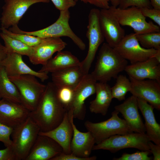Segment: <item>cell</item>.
<instances>
[{
	"mask_svg": "<svg viewBox=\"0 0 160 160\" xmlns=\"http://www.w3.org/2000/svg\"><path fill=\"white\" fill-rule=\"evenodd\" d=\"M67 111L58 98L56 87L52 82H49L36 108L30 112L29 116L38 125L40 132H47L60 124Z\"/></svg>",
	"mask_w": 160,
	"mask_h": 160,
	"instance_id": "1",
	"label": "cell"
},
{
	"mask_svg": "<svg viewBox=\"0 0 160 160\" xmlns=\"http://www.w3.org/2000/svg\"><path fill=\"white\" fill-rule=\"evenodd\" d=\"M127 65V60L104 43L100 49L95 68L91 74L97 82L107 83L113 78L116 79Z\"/></svg>",
	"mask_w": 160,
	"mask_h": 160,
	"instance_id": "2",
	"label": "cell"
},
{
	"mask_svg": "<svg viewBox=\"0 0 160 160\" xmlns=\"http://www.w3.org/2000/svg\"><path fill=\"white\" fill-rule=\"evenodd\" d=\"M70 17L69 9L61 11L57 20L43 29L34 31H26L20 29L17 25L9 28L8 30L14 33L33 35L41 39L67 37L71 39L80 49L84 50L86 49V45L71 28L69 24Z\"/></svg>",
	"mask_w": 160,
	"mask_h": 160,
	"instance_id": "3",
	"label": "cell"
},
{
	"mask_svg": "<svg viewBox=\"0 0 160 160\" xmlns=\"http://www.w3.org/2000/svg\"><path fill=\"white\" fill-rule=\"evenodd\" d=\"M40 132L39 127L29 116L13 129L11 147L16 160H25Z\"/></svg>",
	"mask_w": 160,
	"mask_h": 160,
	"instance_id": "4",
	"label": "cell"
},
{
	"mask_svg": "<svg viewBox=\"0 0 160 160\" xmlns=\"http://www.w3.org/2000/svg\"><path fill=\"white\" fill-rule=\"evenodd\" d=\"M19 92L21 104L30 112L34 110L43 93L46 85L40 83L31 75L9 77Z\"/></svg>",
	"mask_w": 160,
	"mask_h": 160,
	"instance_id": "5",
	"label": "cell"
},
{
	"mask_svg": "<svg viewBox=\"0 0 160 160\" xmlns=\"http://www.w3.org/2000/svg\"><path fill=\"white\" fill-rule=\"evenodd\" d=\"M119 113L115 110L111 117L105 121L97 123L87 121L84 122L85 127L92 134L96 144L113 135L133 132L125 120L119 117Z\"/></svg>",
	"mask_w": 160,
	"mask_h": 160,
	"instance_id": "6",
	"label": "cell"
},
{
	"mask_svg": "<svg viewBox=\"0 0 160 160\" xmlns=\"http://www.w3.org/2000/svg\"><path fill=\"white\" fill-rule=\"evenodd\" d=\"M108 9L121 25L130 27L136 34L160 32L159 26L151 21H146L140 8L132 6L122 9L111 6Z\"/></svg>",
	"mask_w": 160,
	"mask_h": 160,
	"instance_id": "7",
	"label": "cell"
},
{
	"mask_svg": "<svg viewBox=\"0 0 160 160\" xmlns=\"http://www.w3.org/2000/svg\"><path fill=\"white\" fill-rule=\"evenodd\" d=\"M100 12L98 9L92 8L88 15L86 34L89 42L88 49L86 57L80 62L79 66L85 75L89 73L98 49L105 39L100 23Z\"/></svg>",
	"mask_w": 160,
	"mask_h": 160,
	"instance_id": "8",
	"label": "cell"
},
{
	"mask_svg": "<svg viewBox=\"0 0 160 160\" xmlns=\"http://www.w3.org/2000/svg\"><path fill=\"white\" fill-rule=\"evenodd\" d=\"M149 140L145 134L132 132L113 136L95 145L92 150H106L115 153L125 148H132L141 151H150Z\"/></svg>",
	"mask_w": 160,
	"mask_h": 160,
	"instance_id": "9",
	"label": "cell"
},
{
	"mask_svg": "<svg viewBox=\"0 0 160 160\" xmlns=\"http://www.w3.org/2000/svg\"><path fill=\"white\" fill-rule=\"evenodd\" d=\"M114 49L131 64L146 60L152 57L157 51L153 48L146 49L142 47L135 33L125 35Z\"/></svg>",
	"mask_w": 160,
	"mask_h": 160,
	"instance_id": "10",
	"label": "cell"
},
{
	"mask_svg": "<svg viewBox=\"0 0 160 160\" xmlns=\"http://www.w3.org/2000/svg\"><path fill=\"white\" fill-rule=\"evenodd\" d=\"M97 82L91 73H88L84 75L74 88L73 101L68 109L72 111L74 119L80 120L84 119L86 113L85 101L88 97L95 93Z\"/></svg>",
	"mask_w": 160,
	"mask_h": 160,
	"instance_id": "11",
	"label": "cell"
},
{
	"mask_svg": "<svg viewBox=\"0 0 160 160\" xmlns=\"http://www.w3.org/2000/svg\"><path fill=\"white\" fill-rule=\"evenodd\" d=\"M0 18V28L8 29L17 25L29 8L33 4L48 3L49 0H4Z\"/></svg>",
	"mask_w": 160,
	"mask_h": 160,
	"instance_id": "12",
	"label": "cell"
},
{
	"mask_svg": "<svg viewBox=\"0 0 160 160\" xmlns=\"http://www.w3.org/2000/svg\"><path fill=\"white\" fill-rule=\"evenodd\" d=\"M129 92L132 95L146 101L154 108L160 110V82L156 80H137L129 77Z\"/></svg>",
	"mask_w": 160,
	"mask_h": 160,
	"instance_id": "13",
	"label": "cell"
},
{
	"mask_svg": "<svg viewBox=\"0 0 160 160\" xmlns=\"http://www.w3.org/2000/svg\"><path fill=\"white\" fill-rule=\"evenodd\" d=\"M99 21L106 43L114 48L125 36L124 30L108 8L100 10Z\"/></svg>",
	"mask_w": 160,
	"mask_h": 160,
	"instance_id": "14",
	"label": "cell"
},
{
	"mask_svg": "<svg viewBox=\"0 0 160 160\" xmlns=\"http://www.w3.org/2000/svg\"><path fill=\"white\" fill-rule=\"evenodd\" d=\"M67 44L60 37H49L42 39L41 42L33 47V51L29 57L33 65L45 64L56 52L62 51Z\"/></svg>",
	"mask_w": 160,
	"mask_h": 160,
	"instance_id": "15",
	"label": "cell"
},
{
	"mask_svg": "<svg viewBox=\"0 0 160 160\" xmlns=\"http://www.w3.org/2000/svg\"><path fill=\"white\" fill-rule=\"evenodd\" d=\"M62 152L61 147L54 140L39 134L25 160H51Z\"/></svg>",
	"mask_w": 160,
	"mask_h": 160,
	"instance_id": "16",
	"label": "cell"
},
{
	"mask_svg": "<svg viewBox=\"0 0 160 160\" xmlns=\"http://www.w3.org/2000/svg\"><path fill=\"white\" fill-rule=\"evenodd\" d=\"M114 108L121 114L132 132L145 134L144 124L138 111L137 97L132 95Z\"/></svg>",
	"mask_w": 160,
	"mask_h": 160,
	"instance_id": "17",
	"label": "cell"
},
{
	"mask_svg": "<svg viewBox=\"0 0 160 160\" xmlns=\"http://www.w3.org/2000/svg\"><path fill=\"white\" fill-rule=\"evenodd\" d=\"M22 55L16 53H7L0 65L3 67L8 77L23 75H31L43 82L49 78L48 73L36 71L23 61Z\"/></svg>",
	"mask_w": 160,
	"mask_h": 160,
	"instance_id": "18",
	"label": "cell"
},
{
	"mask_svg": "<svg viewBox=\"0 0 160 160\" xmlns=\"http://www.w3.org/2000/svg\"><path fill=\"white\" fill-rule=\"evenodd\" d=\"M30 111L21 103L0 100V123L13 128L24 121Z\"/></svg>",
	"mask_w": 160,
	"mask_h": 160,
	"instance_id": "19",
	"label": "cell"
},
{
	"mask_svg": "<svg viewBox=\"0 0 160 160\" xmlns=\"http://www.w3.org/2000/svg\"><path fill=\"white\" fill-rule=\"evenodd\" d=\"M68 112L73 129L70 145L71 153L80 157H89L95 144V140L89 131L82 132L77 129L73 123L72 111L68 110Z\"/></svg>",
	"mask_w": 160,
	"mask_h": 160,
	"instance_id": "20",
	"label": "cell"
},
{
	"mask_svg": "<svg viewBox=\"0 0 160 160\" xmlns=\"http://www.w3.org/2000/svg\"><path fill=\"white\" fill-rule=\"evenodd\" d=\"M124 71L129 77L136 79H148L160 82V63L154 57L127 65Z\"/></svg>",
	"mask_w": 160,
	"mask_h": 160,
	"instance_id": "21",
	"label": "cell"
},
{
	"mask_svg": "<svg viewBox=\"0 0 160 160\" xmlns=\"http://www.w3.org/2000/svg\"><path fill=\"white\" fill-rule=\"evenodd\" d=\"M73 133V128L68 111L61 122L56 127L48 132H40L39 134L53 139L61 147L64 153L69 154L71 153L70 145Z\"/></svg>",
	"mask_w": 160,
	"mask_h": 160,
	"instance_id": "22",
	"label": "cell"
},
{
	"mask_svg": "<svg viewBox=\"0 0 160 160\" xmlns=\"http://www.w3.org/2000/svg\"><path fill=\"white\" fill-rule=\"evenodd\" d=\"M137 99L138 108L145 121V134L150 141L160 145V125L155 119L153 113L154 108L145 100Z\"/></svg>",
	"mask_w": 160,
	"mask_h": 160,
	"instance_id": "23",
	"label": "cell"
},
{
	"mask_svg": "<svg viewBox=\"0 0 160 160\" xmlns=\"http://www.w3.org/2000/svg\"><path fill=\"white\" fill-rule=\"evenodd\" d=\"M80 63L78 59L71 52L62 50L57 52L54 57L42 65L38 71L52 73L69 68L79 66Z\"/></svg>",
	"mask_w": 160,
	"mask_h": 160,
	"instance_id": "24",
	"label": "cell"
},
{
	"mask_svg": "<svg viewBox=\"0 0 160 160\" xmlns=\"http://www.w3.org/2000/svg\"><path fill=\"white\" fill-rule=\"evenodd\" d=\"M95 98L90 103L89 110L92 113L105 115L113 98L111 87L107 83L97 82Z\"/></svg>",
	"mask_w": 160,
	"mask_h": 160,
	"instance_id": "25",
	"label": "cell"
},
{
	"mask_svg": "<svg viewBox=\"0 0 160 160\" xmlns=\"http://www.w3.org/2000/svg\"><path fill=\"white\" fill-rule=\"evenodd\" d=\"M84 75L79 66L69 68L52 73V82L57 88L75 87Z\"/></svg>",
	"mask_w": 160,
	"mask_h": 160,
	"instance_id": "26",
	"label": "cell"
},
{
	"mask_svg": "<svg viewBox=\"0 0 160 160\" xmlns=\"http://www.w3.org/2000/svg\"><path fill=\"white\" fill-rule=\"evenodd\" d=\"M0 95L1 99L21 104L20 95L17 88L9 79L3 67L1 65Z\"/></svg>",
	"mask_w": 160,
	"mask_h": 160,
	"instance_id": "27",
	"label": "cell"
},
{
	"mask_svg": "<svg viewBox=\"0 0 160 160\" xmlns=\"http://www.w3.org/2000/svg\"><path fill=\"white\" fill-rule=\"evenodd\" d=\"M0 36L4 41L7 53H16L28 57L32 55L33 47L10 37L2 32L0 33Z\"/></svg>",
	"mask_w": 160,
	"mask_h": 160,
	"instance_id": "28",
	"label": "cell"
},
{
	"mask_svg": "<svg viewBox=\"0 0 160 160\" xmlns=\"http://www.w3.org/2000/svg\"><path fill=\"white\" fill-rule=\"evenodd\" d=\"M116 79L115 84L111 87L113 98H116L119 101L125 100L127 93L131 89L130 80L126 76L121 74L119 75Z\"/></svg>",
	"mask_w": 160,
	"mask_h": 160,
	"instance_id": "29",
	"label": "cell"
},
{
	"mask_svg": "<svg viewBox=\"0 0 160 160\" xmlns=\"http://www.w3.org/2000/svg\"><path fill=\"white\" fill-rule=\"evenodd\" d=\"M136 36L137 40L143 47L156 50L160 49V32L136 34Z\"/></svg>",
	"mask_w": 160,
	"mask_h": 160,
	"instance_id": "30",
	"label": "cell"
},
{
	"mask_svg": "<svg viewBox=\"0 0 160 160\" xmlns=\"http://www.w3.org/2000/svg\"><path fill=\"white\" fill-rule=\"evenodd\" d=\"M1 32L14 39L18 40L31 47H34L39 44L42 39L33 35L13 33L8 29L0 28Z\"/></svg>",
	"mask_w": 160,
	"mask_h": 160,
	"instance_id": "31",
	"label": "cell"
},
{
	"mask_svg": "<svg viewBox=\"0 0 160 160\" xmlns=\"http://www.w3.org/2000/svg\"><path fill=\"white\" fill-rule=\"evenodd\" d=\"M75 87L67 86L56 87L58 98L68 111L73 101Z\"/></svg>",
	"mask_w": 160,
	"mask_h": 160,
	"instance_id": "32",
	"label": "cell"
},
{
	"mask_svg": "<svg viewBox=\"0 0 160 160\" xmlns=\"http://www.w3.org/2000/svg\"><path fill=\"white\" fill-rule=\"evenodd\" d=\"M150 151H137L132 153H124L118 158H114L113 160H151V158L149 155Z\"/></svg>",
	"mask_w": 160,
	"mask_h": 160,
	"instance_id": "33",
	"label": "cell"
},
{
	"mask_svg": "<svg viewBox=\"0 0 160 160\" xmlns=\"http://www.w3.org/2000/svg\"><path fill=\"white\" fill-rule=\"evenodd\" d=\"M132 6L140 8L152 7L150 0H121L118 7L124 9Z\"/></svg>",
	"mask_w": 160,
	"mask_h": 160,
	"instance_id": "34",
	"label": "cell"
},
{
	"mask_svg": "<svg viewBox=\"0 0 160 160\" xmlns=\"http://www.w3.org/2000/svg\"><path fill=\"white\" fill-rule=\"evenodd\" d=\"M13 128L0 123V141L6 147L11 146L12 141L10 139Z\"/></svg>",
	"mask_w": 160,
	"mask_h": 160,
	"instance_id": "35",
	"label": "cell"
},
{
	"mask_svg": "<svg viewBox=\"0 0 160 160\" xmlns=\"http://www.w3.org/2000/svg\"><path fill=\"white\" fill-rule=\"evenodd\" d=\"M140 9L144 17L151 19L157 24V25L160 27V10L148 7H143Z\"/></svg>",
	"mask_w": 160,
	"mask_h": 160,
	"instance_id": "36",
	"label": "cell"
},
{
	"mask_svg": "<svg viewBox=\"0 0 160 160\" xmlns=\"http://www.w3.org/2000/svg\"><path fill=\"white\" fill-rule=\"evenodd\" d=\"M56 9L60 11L68 10L75 6L76 2L74 0H51Z\"/></svg>",
	"mask_w": 160,
	"mask_h": 160,
	"instance_id": "37",
	"label": "cell"
},
{
	"mask_svg": "<svg viewBox=\"0 0 160 160\" xmlns=\"http://www.w3.org/2000/svg\"><path fill=\"white\" fill-rule=\"evenodd\" d=\"M96 159V156H95L87 158H82L71 153L66 154L62 152L53 158L51 160H95Z\"/></svg>",
	"mask_w": 160,
	"mask_h": 160,
	"instance_id": "38",
	"label": "cell"
},
{
	"mask_svg": "<svg viewBox=\"0 0 160 160\" xmlns=\"http://www.w3.org/2000/svg\"><path fill=\"white\" fill-rule=\"evenodd\" d=\"M76 2L80 1L85 4H89L101 9H107L110 7L109 0H74Z\"/></svg>",
	"mask_w": 160,
	"mask_h": 160,
	"instance_id": "39",
	"label": "cell"
},
{
	"mask_svg": "<svg viewBox=\"0 0 160 160\" xmlns=\"http://www.w3.org/2000/svg\"><path fill=\"white\" fill-rule=\"evenodd\" d=\"M0 160H16L11 146L0 150Z\"/></svg>",
	"mask_w": 160,
	"mask_h": 160,
	"instance_id": "40",
	"label": "cell"
},
{
	"mask_svg": "<svg viewBox=\"0 0 160 160\" xmlns=\"http://www.w3.org/2000/svg\"><path fill=\"white\" fill-rule=\"evenodd\" d=\"M148 145L150 152L153 155V159L160 160V145L154 144L150 141L148 142Z\"/></svg>",
	"mask_w": 160,
	"mask_h": 160,
	"instance_id": "41",
	"label": "cell"
},
{
	"mask_svg": "<svg viewBox=\"0 0 160 160\" xmlns=\"http://www.w3.org/2000/svg\"><path fill=\"white\" fill-rule=\"evenodd\" d=\"M7 54V49L0 42V64L2 61L6 57Z\"/></svg>",
	"mask_w": 160,
	"mask_h": 160,
	"instance_id": "42",
	"label": "cell"
},
{
	"mask_svg": "<svg viewBox=\"0 0 160 160\" xmlns=\"http://www.w3.org/2000/svg\"><path fill=\"white\" fill-rule=\"evenodd\" d=\"M151 5L153 8L160 10V0H150Z\"/></svg>",
	"mask_w": 160,
	"mask_h": 160,
	"instance_id": "43",
	"label": "cell"
},
{
	"mask_svg": "<svg viewBox=\"0 0 160 160\" xmlns=\"http://www.w3.org/2000/svg\"><path fill=\"white\" fill-rule=\"evenodd\" d=\"M121 0H109L110 1L112 6L117 7L120 4Z\"/></svg>",
	"mask_w": 160,
	"mask_h": 160,
	"instance_id": "44",
	"label": "cell"
},
{
	"mask_svg": "<svg viewBox=\"0 0 160 160\" xmlns=\"http://www.w3.org/2000/svg\"><path fill=\"white\" fill-rule=\"evenodd\" d=\"M152 57H154L160 63V49L157 50V51Z\"/></svg>",
	"mask_w": 160,
	"mask_h": 160,
	"instance_id": "45",
	"label": "cell"
},
{
	"mask_svg": "<svg viewBox=\"0 0 160 160\" xmlns=\"http://www.w3.org/2000/svg\"><path fill=\"white\" fill-rule=\"evenodd\" d=\"M1 96L0 95V100H1Z\"/></svg>",
	"mask_w": 160,
	"mask_h": 160,
	"instance_id": "46",
	"label": "cell"
},
{
	"mask_svg": "<svg viewBox=\"0 0 160 160\" xmlns=\"http://www.w3.org/2000/svg\"><path fill=\"white\" fill-rule=\"evenodd\" d=\"M1 28V26H0V28Z\"/></svg>",
	"mask_w": 160,
	"mask_h": 160,
	"instance_id": "47",
	"label": "cell"
}]
</instances>
